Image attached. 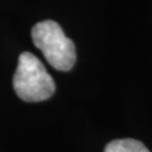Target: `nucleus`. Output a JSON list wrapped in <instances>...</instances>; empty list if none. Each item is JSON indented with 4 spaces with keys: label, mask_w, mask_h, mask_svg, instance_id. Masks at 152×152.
<instances>
[{
    "label": "nucleus",
    "mask_w": 152,
    "mask_h": 152,
    "mask_svg": "<svg viewBox=\"0 0 152 152\" xmlns=\"http://www.w3.org/2000/svg\"><path fill=\"white\" fill-rule=\"evenodd\" d=\"M104 152H150L142 142L132 138L114 140L107 145Z\"/></svg>",
    "instance_id": "3"
},
{
    "label": "nucleus",
    "mask_w": 152,
    "mask_h": 152,
    "mask_svg": "<svg viewBox=\"0 0 152 152\" xmlns=\"http://www.w3.org/2000/svg\"><path fill=\"white\" fill-rule=\"evenodd\" d=\"M14 91L24 102H42L55 93V81L43 64L31 52L19 56L18 67L13 77Z\"/></svg>",
    "instance_id": "1"
},
{
    "label": "nucleus",
    "mask_w": 152,
    "mask_h": 152,
    "mask_svg": "<svg viewBox=\"0 0 152 152\" xmlns=\"http://www.w3.org/2000/svg\"><path fill=\"white\" fill-rule=\"evenodd\" d=\"M32 41L53 69L69 71L76 62L75 45L55 20L39 22L32 28Z\"/></svg>",
    "instance_id": "2"
}]
</instances>
